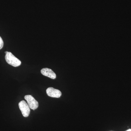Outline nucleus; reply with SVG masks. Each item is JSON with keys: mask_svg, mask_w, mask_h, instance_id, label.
<instances>
[{"mask_svg": "<svg viewBox=\"0 0 131 131\" xmlns=\"http://www.w3.org/2000/svg\"><path fill=\"white\" fill-rule=\"evenodd\" d=\"M5 58V60L9 65L14 67H18L21 65V62L16 57L12 52L6 51Z\"/></svg>", "mask_w": 131, "mask_h": 131, "instance_id": "obj_1", "label": "nucleus"}, {"mask_svg": "<svg viewBox=\"0 0 131 131\" xmlns=\"http://www.w3.org/2000/svg\"><path fill=\"white\" fill-rule=\"evenodd\" d=\"M19 107L24 117H27L30 114V110L29 106L25 101H21L19 103Z\"/></svg>", "mask_w": 131, "mask_h": 131, "instance_id": "obj_2", "label": "nucleus"}, {"mask_svg": "<svg viewBox=\"0 0 131 131\" xmlns=\"http://www.w3.org/2000/svg\"><path fill=\"white\" fill-rule=\"evenodd\" d=\"M25 99L27 101V104L30 108L34 110L38 107L39 104L37 101L31 95H26L25 96Z\"/></svg>", "mask_w": 131, "mask_h": 131, "instance_id": "obj_3", "label": "nucleus"}, {"mask_svg": "<svg viewBox=\"0 0 131 131\" xmlns=\"http://www.w3.org/2000/svg\"><path fill=\"white\" fill-rule=\"evenodd\" d=\"M46 92L48 96L53 98H60L62 95V93L60 90L55 89L52 87L47 88Z\"/></svg>", "mask_w": 131, "mask_h": 131, "instance_id": "obj_4", "label": "nucleus"}, {"mask_svg": "<svg viewBox=\"0 0 131 131\" xmlns=\"http://www.w3.org/2000/svg\"><path fill=\"white\" fill-rule=\"evenodd\" d=\"M41 73L42 75L52 79H56V75L54 71L51 69L45 68L42 69L41 70Z\"/></svg>", "mask_w": 131, "mask_h": 131, "instance_id": "obj_5", "label": "nucleus"}, {"mask_svg": "<svg viewBox=\"0 0 131 131\" xmlns=\"http://www.w3.org/2000/svg\"><path fill=\"white\" fill-rule=\"evenodd\" d=\"M3 45H4V42L2 38L0 37V50L3 47Z\"/></svg>", "mask_w": 131, "mask_h": 131, "instance_id": "obj_6", "label": "nucleus"}, {"mask_svg": "<svg viewBox=\"0 0 131 131\" xmlns=\"http://www.w3.org/2000/svg\"><path fill=\"white\" fill-rule=\"evenodd\" d=\"M126 131H131V129H129V130H127Z\"/></svg>", "mask_w": 131, "mask_h": 131, "instance_id": "obj_7", "label": "nucleus"}]
</instances>
